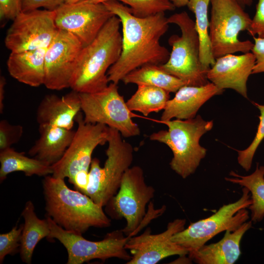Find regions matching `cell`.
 <instances>
[{
	"mask_svg": "<svg viewBox=\"0 0 264 264\" xmlns=\"http://www.w3.org/2000/svg\"><path fill=\"white\" fill-rule=\"evenodd\" d=\"M103 3L120 19L122 32L121 53L107 72L109 82L117 85L137 68L147 65H161L168 61L170 53L160 42L170 24L165 13L141 18L118 1Z\"/></svg>",
	"mask_w": 264,
	"mask_h": 264,
	"instance_id": "6da1fadb",
	"label": "cell"
},
{
	"mask_svg": "<svg viewBox=\"0 0 264 264\" xmlns=\"http://www.w3.org/2000/svg\"><path fill=\"white\" fill-rule=\"evenodd\" d=\"M42 183L47 216L65 230L83 235L90 227L110 225L102 206L87 195L70 189L64 179L48 175Z\"/></svg>",
	"mask_w": 264,
	"mask_h": 264,
	"instance_id": "7a4b0ae2",
	"label": "cell"
},
{
	"mask_svg": "<svg viewBox=\"0 0 264 264\" xmlns=\"http://www.w3.org/2000/svg\"><path fill=\"white\" fill-rule=\"evenodd\" d=\"M121 26L120 19L114 15L95 39L83 47L70 81L72 90L93 93L108 86L107 72L117 61L122 51Z\"/></svg>",
	"mask_w": 264,
	"mask_h": 264,
	"instance_id": "3957f363",
	"label": "cell"
},
{
	"mask_svg": "<svg viewBox=\"0 0 264 264\" xmlns=\"http://www.w3.org/2000/svg\"><path fill=\"white\" fill-rule=\"evenodd\" d=\"M160 122L166 125L168 130L153 132L150 139L163 143L171 150L173 157L170 167L185 179L195 172L206 155L207 150L200 145L199 140L212 129L213 121L205 120L198 115L189 119Z\"/></svg>",
	"mask_w": 264,
	"mask_h": 264,
	"instance_id": "277c9868",
	"label": "cell"
},
{
	"mask_svg": "<svg viewBox=\"0 0 264 264\" xmlns=\"http://www.w3.org/2000/svg\"><path fill=\"white\" fill-rule=\"evenodd\" d=\"M154 193V189L146 184L142 168L130 167L123 176L117 193L106 204V212L113 219H125L126 224L122 232L126 236H135L144 226L166 209L163 206L147 217L146 207Z\"/></svg>",
	"mask_w": 264,
	"mask_h": 264,
	"instance_id": "5b68a950",
	"label": "cell"
},
{
	"mask_svg": "<svg viewBox=\"0 0 264 264\" xmlns=\"http://www.w3.org/2000/svg\"><path fill=\"white\" fill-rule=\"evenodd\" d=\"M169 23L177 25L181 35L174 34L168 39L172 47L168 61L159 65L166 72L180 79L186 85L201 86L207 84V71L204 70L199 59L200 43L195 22L185 11L175 13L169 18Z\"/></svg>",
	"mask_w": 264,
	"mask_h": 264,
	"instance_id": "8992f818",
	"label": "cell"
},
{
	"mask_svg": "<svg viewBox=\"0 0 264 264\" xmlns=\"http://www.w3.org/2000/svg\"><path fill=\"white\" fill-rule=\"evenodd\" d=\"M107 159L103 167L97 158L92 159L89 171V183L85 195L103 207L117 193L123 176L131 166L133 148L122 139L117 130L109 128Z\"/></svg>",
	"mask_w": 264,
	"mask_h": 264,
	"instance_id": "52a82bcc",
	"label": "cell"
},
{
	"mask_svg": "<svg viewBox=\"0 0 264 264\" xmlns=\"http://www.w3.org/2000/svg\"><path fill=\"white\" fill-rule=\"evenodd\" d=\"M209 34L215 60L236 52L251 51L254 43L239 39L240 32L247 30L252 19L235 0H211Z\"/></svg>",
	"mask_w": 264,
	"mask_h": 264,
	"instance_id": "ba28073f",
	"label": "cell"
},
{
	"mask_svg": "<svg viewBox=\"0 0 264 264\" xmlns=\"http://www.w3.org/2000/svg\"><path fill=\"white\" fill-rule=\"evenodd\" d=\"M241 197L236 201L224 204L211 216L191 223L175 234L172 241L186 249L189 253L205 244L217 234L226 230L233 231L249 218L246 210L252 203L249 190L242 189Z\"/></svg>",
	"mask_w": 264,
	"mask_h": 264,
	"instance_id": "9c48e42d",
	"label": "cell"
},
{
	"mask_svg": "<svg viewBox=\"0 0 264 264\" xmlns=\"http://www.w3.org/2000/svg\"><path fill=\"white\" fill-rule=\"evenodd\" d=\"M79 96L86 123L105 125L117 130L125 138L140 134L139 126L132 120L134 115L119 94L117 84L110 83L101 91L79 93Z\"/></svg>",
	"mask_w": 264,
	"mask_h": 264,
	"instance_id": "30bf717a",
	"label": "cell"
},
{
	"mask_svg": "<svg viewBox=\"0 0 264 264\" xmlns=\"http://www.w3.org/2000/svg\"><path fill=\"white\" fill-rule=\"evenodd\" d=\"M50 233L48 239L58 240L66 248L68 255L67 264H82L93 259L105 260L117 258L129 261L131 259L125 248V244L131 237H124L121 230L108 233L99 241H91L82 235L68 232L56 223L47 216Z\"/></svg>",
	"mask_w": 264,
	"mask_h": 264,
	"instance_id": "8fae6325",
	"label": "cell"
},
{
	"mask_svg": "<svg viewBox=\"0 0 264 264\" xmlns=\"http://www.w3.org/2000/svg\"><path fill=\"white\" fill-rule=\"evenodd\" d=\"M81 111L75 117L78 127L70 145L62 158L51 166L55 177L67 178L70 181L77 173L89 171L94 150L108 142L109 127L86 123Z\"/></svg>",
	"mask_w": 264,
	"mask_h": 264,
	"instance_id": "7c38bea8",
	"label": "cell"
},
{
	"mask_svg": "<svg viewBox=\"0 0 264 264\" xmlns=\"http://www.w3.org/2000/svg\"><path fill=\"white\" fill-rule=\"evenodd\" d=\"M55 15V11L46 9L22 11L6 32L5 47L11 52L47 47L59 30Z\"/></svg>",
	"mask_w": 264,
	"mask_h": 264,
	"instance_id": "4fadbf2b",
	"label": "cell"
},
{
	"mask_svg": "<svg viewBox=\"0 0 264 264\" xmlns=\"http://www.w3.org/2000/svg\"><path fill=\"white\" fill-rule=\"evenodd\" d=\"M54 11L57 28L72 34L84 46L89 44L115 15L103 2L89 0L72 4L64 3Z\"/></svg>",
	"mask_w": 264,
	"mask_h": 264,
	"instance_id": "5bb4252c",
	"label": "cell"
},
{
	"mask_svg": "<svg viewBox=\"0 0 264 264\" xmlns=\"http://www.w3.org/2000/svg\"><path fill=\"white\" fill-rule=\"evenodd\" d=\"M84 45L72 34L59 29L44 55V85L51 90L70 88V81Z\"/></svg>",
	"mask_w": 264,
	"mask_h": 264,
	"instance_id": "9a60e30c",
	"label": "cell"
},
{
	"mask_svg": "<svg viewBox=\"0 0 264 264\" xmlns=\"http://www.w3.org/2000/svg\"><path fill=\"white\" fill-rule=\"evenodd\" d=\"M185 219H177L170 222L161 233L152 234L147 229L140 235L130 237L125 247L132 257L127 264H155L171 256L188 255L186 249L172 241L175 234L185 228Z\"/></svg>",
	"mask_w": 264,
	"mask_h": 264,
	"instance_id": "2e32d148",
	"label": "cell"
},
{
	"mask_svg": "<svg viewBox=\"0 0 264 264\" xmlns=\"http://www.w3.org/2000/svg\"><path fill=\"white\" fill-rule=\"evenodd\" d=\"M255 63L251 52L240 55L227 54L216 59L207 72V78L219 88L232 89L247 98V82Z\"/></svg>",
	"mask_w": 264,
	"mask_h": 264,
	"instance_id": "e0dca14e",
	"label": "cell"
},
{
	"mask_svg": "<svg viewBox=\"0 0 264 264\" xmlns=\"http://www.w3.org/2000/svg\"><path fill=\"white\" fill-rule=\"evenodd\" d=\"M223 91L210 82L201 86H183L168 101L160 121L194 118L206 102Z\"/></svg>",
	"mask_w": 264,
	"mask_h": 264,
	"instance_id": "ac0fdd59",
	"label": "cell"
},
{
	"mask_svg": "<svg viewBox=\"0 0 264 264\" xmlns=\"http://www.w3.org/2000/svg\"><path fill=\"white\" fill-rule=\"evenodd\" d=\"M81 111L79 93L72 90L63 96L47 94L40 102L36 111L39 125H48L72 130L75 118Z\"/></svg>",
	"mask_w": 264,
	"mask_h": 264,
	"instance_id": "d6986e66",
	"label": "cell"
},
{
	"mask_svg": "<svg viewBox=\"0 0 264 264\" xmlns=\"http://www.w3.org/2000/svg\"><path fill=\"white\" fill-rule=\"evenodd\" d=\"M252 224L251 220L246 221L233 231L226 230L219 242L204 244L189 253V258L198 264H234L241 254L240 243L242 237Z\"/></svg>",
	"mask_w": 264,
	"mask_h": 264,
	"instance_id": "ffe728a7",
	"label": "cell"
},
{
	"mask_svg": "<svg viewBox=\"0 0 264 264\" xmlns=\"http://www.w3.org/2000/svg\"><path fill=\"white\" fill-rule=\"evenodd\" d=\"M39 137L28 151L32 157L52 166L63 156L75 131L48 125H39Z\"/></svg>",
	"mask_w": 264,
	"mask_h": 264,
	"instance_id": "44dd1931",
	"label": "cell"
},
{
	"mask_svg": "<svg viewBox=\"0 0 264 264\" xmlns=\"http://www.w3.org/2000/svg\"><path fill=\"white\" fill-rule=\"evenodd\" d=\"M46 48L11 52L6 62L11 76L18 82L32 87L44 85Z\"/></svg>",
	"mask_w": 264,
	"mask_h": 264,
	"instance_id": "7402d4cb",
	"label": "cell"
},
{
	"mask_svg": "<svg viewBox=\"0 0 264 264\" xmlns=\"http://www.w3.org/2000/svg\"><path fill=\"white\" fill-rule=\"evenodd\" d=\"M24 219L20 248L22 261L30 264L37 244L43 238H47L50 229L47 219H40L35 212V206L31 200L27 201L21 214Z\"/></svg>",
	"mask_w": 264,
	"mask_h": 264,
	"instance_id": "603a6c76",
	"label": "cell"
},
{
	"mask_svg": "<svg viewBox=\"0 0 264 264\" xmlns=\"http://www.w3.org/2000/svg\"><path fill=\"white\" fill-rule=\"evenodd\" d=\"M0 181L8 174L22 172L25 176H45L52 174V167L34 157H29L24 152H18L11 147L0 151Z\"/></svg>",
	"mask_w": 264,
	"mask_h": 264,
	"instance_id": "cb8c5ba5",
	"label": "cell"
},
{
	"mask_svg": "<svg viewBox=\"0 0 264 264\" xmlns=\"http://www.w3.org/2000/svg\"><path fill=\"white\" fill-rule=\"evenodd\" d=\"M125 85H146L162 88L169 92H176L186 85L180 79L166 72L159 65H147L127 74L122 81Z\"/></svg>",
	"mask_w": 264,
	"mask_h": 264,
	"instance_id": "d4e9b609",
	"label": "cell"
},
{
	"mask_svg": "<svg viewBox=\"0 0 264 264\" xmlns=\"http://www.w3.org/2000/svg\"><path fill=\"white\" fill-rule=\"evenodd\" d=\"M229 175L233 177H225L226 181L246 187L251 193L252 203L248 207L251 220L254 223L262 221L264 218V166L259 167L257 163L255 171L248 176H241L232 171Z\"/></svg>",
	"mask_w": 264,
	"mask_h": 264,
	"instance_id": "484cf974",
	"label": "cell"
},
{
	"mask_svg": "<svg viewBox=\"0 0 264 264\" xmlns=\"http://www.w3.org/2000/svg\"><path fill=\"white\" fill-rule=\"evenodd\" d=\"M211 0H189L187 6L195 16V26L199 43V59L201 66L206 71L215 62L211 46L209 34V21L208 7Z\"/></svg>",
	"mask_w": 264,
	"mask_h": 264,
	"instance_id": "4316f807",
	"label": "cell"
},
{
	"mask_svg": "<svg viewBox=\"0 0 264 264\" xmlns=\"http://www.w3.org/2000/svg\"><path fill=\"white\" fill-rule=\"evenodd\" d=\"M170 92L154 86L139 85L135 93L126 101L129 110L147 116L163 110L170 99Z\"/></svg>",
	"mask_w": 264,
	"mask_h": 264,
	"instance_id": "83f0119b",
	"label": "cell"
},
{
	"mask_svg": "<svg viewBox=\"0 0 264 264\" xmlns=\"http://www.w3.org/2000/svg\"><path fill=\"white\" fill-rule=\"evenodd\" d=\"M129 6L134 16L144 18L166 11H174L176 7L170 0H115Z\"/></svg>",
	"mask_w": 264,
	"mask_h": 264,
	"instance_id": "f1b7e54d",
	"label": "cell"
},
{
	"mask_svg": "<svg viewBox=\"0 0 264 264\" xmlns=\"http://www.w3.org/2000/svg\"><path fill=\"white\" fill-rule=\"evenodd\" d=\"M252 103L260 111V115L259 116L260 122L257 132L253 140L246 149L243 150H236L238 154V162L246 171L250 169L256 151L264 138V105L253 102Z\"/></svg>",
	"mask_w": 264,
	"mask_h": 264,
	"instance_id": "f546056e",
	"label": "cell"
},
{
	"mask_svg": "<svg viewBox=\"0 0 264 264\" xmlns=\"http://www.w3.org/2000/svg\"><path fill=\"white\" fill-rule=\"evenodd\" d=\"M23 224L14 226L8 232L0 234V264L8 255H14L20 251L21 239Z\"/></svg>",
	"mask_w": 264,
	"mask_h": 264,
	"instance_id": "4dcf8cb0",
	"label": "cell"
},
{
	"mask_svg": "<svg viewBox=\"0 0 264 264\" xmlns=\"http://www.w3.org/2000/svg\"><path fill=\"white\" fill-rule=\"evenodd\" d=\"M23 129L20 125H12L6 120L0 121V151L11 147L22 137Z\"/></svg>",
	"mask_w": 264,
	"mask_h": 264,
	"instance_id": "1f68e13d",
	"label": "cell"
},
{
	"mask_svg": "<svg viewBox=\"0 0 264 264\" xmlns=\"http://www.w3.org/2000/svg\"><path fill=\"white\" fill-rule=\"evenodd\" d=\"M248 32L252 37L264 38V0H258L256 12Z\"/></svg>",
	"mask_w": 264,
	"mask_h": 264,
	"instance_id": "d6a6232c",
	"label": "cell"
},
{
	"mask_svg": "<svg viewBox=\"0 0 264 264\" xmlns=\"http://www.w3.org/2000/svg\"><path fill=\"white\" fill-rule=\"evenodd\" d=\"M22 0H0L1 20H13L22 11Z\"/></svg>",
	"mask_w": 264,
	"mask_h": 264,
	"instance_id": "836d02e7",
	"label": "cell"
},
{
	"mask_svg": "<svg viewBox=\"0 0 264 264\" xmlns=\"http://www.w3.org/2000/svg\"><path fill=\"white\" fill-rule=\"evenodd\" d=\"M64 3L65 0H22V11H29L40 8L54 11Z\"/></svg>",
	"mask_w": 264,
	"mask_h": 264,
	"instance_id": "e575fe53",
	"label": "cell"
},
{
	"mask_svg": "<svg viewBox=\"0 0 264 264\" xmlns=\"http://www.w3.org/2000/svg\"><path fill=\"white\" fill-rule=\"evenodd\" d=\"M254 45L251 52L255 58L252 74L264 73V38L253 37Z\"/></svg>",
	"mask_w": 264,
	"mask_h": 264,
	"instance_id": "d590c367",
	"label": "cell"
},
{
	"mask_svg": "<svg viewBox=\"0 0 264 264\" xmlns=\"http://www.w3.org/2000/svg\"><path fill=\"white\" fill-rule=\"evenodd\" d=\"M6 79L3 76L0 77V113H2L4 109V99L5 94V87Z\"/></svg>",
	"mask_w": 264,
	"mask_h": 264,
	"instance_id": "8d00e7d4",
	"label": "cell"
},
{
	"mask_svg": "<svg viewBox=\"0 0 264 264\" xmlns=\"http://www.w3.org/2000/svg\"><path fill=\"white\" fill-rule=\"evenodd\" d=\"M176 7H182L186 6L189 0H170Z\"/></svg>",
	"mask_w": 264,
	"mask_h": 264,
	"instance_id": "74e56055",
	"label": "cell"
},
{
	"mask_svg": "<svg viewBox=\"0 0 264 264\" xmlns=\"http://www.w3.org/2000/svg\"><path fill=\"white\" fill-rule=\"evenodd\" d=\"M244 9L245 6H250L252 4V0H235Z\"/></svg>",
	"mask_w": 264,
	"mask_h": 264,
	"instance_id": "f35d334b",
	"label": "cell"
},
{
	"mask_svg": "<svg viewBox=\"0 0 264 264\" xmlns=\"http://www.w3.org/2000/svg\"><path fill=\"white\" fill-rule=\"evenodd\" d=\"M81 0H65V3H68V4H72V3H76Z\"/></svg>",
	"mask_w": 264,
	"mask_h": 264,
	"instance_id": "ab89813d",
	"label": "cell"
},
{
	"mask_svg": "<svg viewBox=\"0 0 264 264\" xmlns=\"http://www.w3.org/2000/svg\"><path fill=\"white\" fill-rule=\"evenodd\" d=\"M89 0L93 2H95V3H100V2H104L105 1H106L109 0Z\"/></svg>",
	"mask_w": 264,
	"mask_h": 264,
	"instance_id": "60d3db41",
	"label": "cell"
}]
</instances>
